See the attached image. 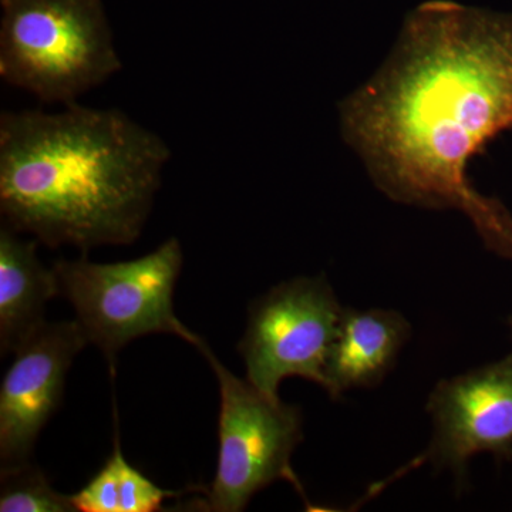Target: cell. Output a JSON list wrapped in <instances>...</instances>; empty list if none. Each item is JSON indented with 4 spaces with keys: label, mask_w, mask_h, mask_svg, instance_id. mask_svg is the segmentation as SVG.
I'll list each match as a JSON object with an SVG mask.
<instances>
[{
    "label": "cell",
    "mask_w": 512,
    "mask_h": 512,
    "mask_svg": "<svg viewBox=\"0 0 512 512\" xmlns=\"http://www.w3.org/2000/svg\"><path fill=\"white\" fill-rule=\"evenodd\" d=\"M37 239L0 228V352L15 350L45 323L47 302L60 295L55 268L37 256Z\"/></svg>",
    "instance_id": "cell-10"
},
{
    "label": "cell",
    "mask_w": 512,
    "mask_h": 512,
    "mask_svg": "<svg viewBox=\"0 0 512 512\" xmlns=\"http://www.w3.org/2000/svg\"><path fill=\"white\" fill-rule=\"evenodd\" d=\"M343 311L323 275L289 279L252 302L238 343L249 382L272 397H279V386L291 376L326 389Z\"/></svg>",
    "instance_id": "cell-6"
},
{
    "label": "cell",
    "mask_w": 512,
    "mask_h": 512,
    "mask_svg": "<svg viewBox=\"0 0 512 512\" xmlns=\"http://www.w3.org/2000/svg\"><path fill=\"white\" fill-rule=\"evenodd\" d=\"M76 320L45 322L18 349L0 386V464L28 463L40 431L62 404L74 357L86 348Z\"/></svg>",
    "instance_id": "cell-8"
},
{
    "label": "cell",
    "mask_w": 512,
    "mask_h": 512,
    "mask_svg": "<svg viewBox=\"0 0 512 512\" xmlns=\"http://www.w3.org/2000/svg\"><path fill=\"white\" fill-rule=\"evenodd\" d=\"M183 262L181 242L173 237L133 261L97 264L83 254L53 264L60 295L73 306L87 343L106 356L111 375L120 350L133 340L170 333L194 346L200 339L174 311Z\"/></svg>",
    "instance_id": "cell-4"
},
{
    "label": "cell",
    "mask_w": 512,
    "mask_h": 512,
    "mask_svg": "<svg viewBox=\"0 0 512 512\" xmlns=\"http://www.w3.org/2000/svg\"><path fill=\"white\" fill-rule=\"evenodd\" d=\"M171 148L119 109L73 103L0 114L3 224L87 254L140 238Z\"/></svg>",
    "instance_id": "cell-2"
},
{
    "label": "cell",
    "mask_w": 512,
    "mask_h": 512,
    "mask_svg": "<svg viewBox=\"0 0 512 512\" xmlns=\"http://www.w3.org/2000/svg\"><path fill=\"white\" fill-rule=\"evenodd\" d=\"M0 77L45 103H77L123 69L101 0H0Z\"/></svg>",
    "instance_id": "cell-3"
},
{
    "label": "cell",
    "mask_w": 512,
    "mask_h": 512,
    "mask_svg": "<svg viewBox=\"0 0 512 512\" xmlns=\"http://www.w3.org/2000/svg\"><path fill=\"white\" fill-rule=\"evenodd\" d=\"M410 336L412 326L400 312L345 308L326 367V393L338 400L346 390L377 386Z\"/></svg>",
    "instance_id": "cell-9"
},
{
    "label": "cell",
    "mask_w": 512,
    "mask_h": 512,
    "mask_svg": "<svg viewBox=\"0 0 512 512\" xmlns=\"http://www.w3.org/2000/svg\"><path fill=\"white\" fill-rule=\"evenodd\" d=\"M184 491H168L131 466L121 451L120 440L103 467L77 493L70 495L80 512H156L163 510L165 500Z\"/></svg>",
    "instance_id": "cell-11"
},
{
    "label": "cell",
    "mask_w": 512,
    "mask_h": 512,
    "mask_svg": "<svg viewBox=\"0 0 512 512\" xmlns=\"http://www.w3.org/2000/svg\"><path fill=\"white\" fill-rule=\"evenodd\" d=\"M339 127L387 198L461 212L485 247L512 261V215L467 170L512 130V15L421 3L382 66L340 101Z\"/></svg>",
    "instance_id": "cell-1"
},
{
    "label": "cell",
    "mask_w": 512,
    "mask_h": 512,
    "mask_svg": "<svg viewBox=\"0 0 512 512\" xmlns=\"http://www.w3.org/2000/svg\"><path fill=\"white\" fill-rule=\"evenodd\" d=\"M0 511L73 512L72 497L56 491L32 461L0 471Z\"/></svg>",
    "instance_id": "cell-12"
},
{
    "label": "cell",
    "mask_w": 512,
    "mask_h": 512,
    "mask_svg": "<svg viewBox=\"0 0 512 512\" xmlns=\"http://www.w3.org/2000/svg\"><path fill=\"white\" fill-rule=\"evenodd\" d=\"M194 348L214 370L221 396L217 473L202 501L205 510L244 511L256 493L278 480L303 494L291 464L303 440L301 409L232 375L201 336Z\"/></svg>",
    "instance_id": "cell-5"
},
{
    "label": "cell",
    "mask_w": 512,
    "mask_h": 512,
    "mask_svg": "<svg viewBox=\"0 0 512 512\" xmlns=\"http://www.w3.org/2000/svg\"><path fill=\"white\" fill-rule=\"evenodd\" d=\"M433 439L423 460L463 480L471 457L512 458V353L441 380L427 403Z\"/></svg>",
    "instance_id": "cell-7"
},
{
    "label": "cell",
    "mask_w": 512,
    "mask_h": 512,
    "mask_svg": "<svg viewBox=\"0 0 512 512\" xmlns=\"http://www.w3.org/2000/svg\"><path fill=\"white\" fill-rule=\"evenodd\" d=\"M510 326H511V332H512V318L510 319Z\"/></svg>",
    "instance_id": "cell-13"
}]
</instances>
